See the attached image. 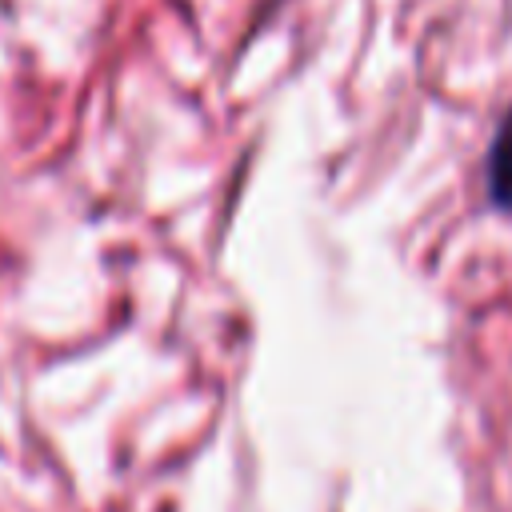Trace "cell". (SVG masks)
I'll list each match as a JSON object with an SVG mask.
<instances>
[{
	"mask_svg": "<svg viewBox=\"0 0 512 512\" xmlns=\"http://www.w3.org/2000/svg\"><path fill=\"white\" fill-rule=\"evenodd\" d=\"M488 196L496 208L512 212V112L504 116L496 144L488 152Z\"/></svg>",
	"mask_w": 512,
	"mask_h": 512,
	"instance_id": "1",
	"label": "cell"
}]
</instances>
